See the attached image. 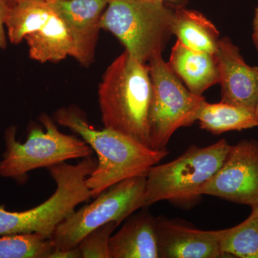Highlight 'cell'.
<instances>
[{
  "label": "cell",
  "mask_w": 258,
  "mask_h": 258,
  "mask_svg": "<svg viewBox=\"0 0 258 258\" xmlns=\"http://www.w3.org/2000/svg\"><path fill=\"white\" fill-rule=\"evenodd\" d=\"M54 116L57 123L79 135L98 155L96 168L86 180L92 198L123 180L145 175L169 154L167 149L154 150L111 129L95 128L75 106L62 107Z\"/></svg>",
  "instance_id": "1"
},
{
  "label": "cell",
  "mask_w": 258,
  "mask_h": 258,
  "mask_svg": "<svg viewBox=\"0 0 258 258\" xmlns=\"http://www.w3.org/2000/svg\"><path fill=\"white\" fill-rule=\"evenodd\" d=\"M152 85L149 66L125 50L107 68L98 88L104 128L149 147Z\"/></svg>",
  "instance_id": "2"
},
{
  "label": "cell",
  "mask_w": 258,
  "mask_h": 258,
  "mask_svg": "<svg viewBox=\"0 0 258 258\" xmlns=\"http://www.w3.org/2000/svg\"><path fill=\"white\" fill-rule=\"evenodd\" d=\"M96 165V159L91 156L75 165L62 162L49 167L57 186L55 192L43 203L25 211H8L0 205V235L36 232L50 239L80 204L92 198L86 180Z\"/></svg>",
  "instance_id": "3"
},
{
  "label": "cell",
  "mask_w": 258,
  "mask_h": 258,
  "mask_svg": "<svg viewBox=\"0 0 258 258\" xmlns=\"http://www.w3.org/2000/svg\"><path fill=\"white\" fill-rule=\"evenodd\" d=\"M174 10L161 0H111L101 29L116 37L133 57L147 63L162 53L171 33Z\"/></svg>",
  "instance_id": "4"
},
{
  "label": "cell",
  "mask_w": 258,
  "mask_h": 258,
  "mask_svg": "<svg viewBox=\"0 0 258 258\" xmlns=\"http://www.w3.org/2000/svg\"><path fill=\"white\" fill-rule=\"evenodd\" d=\"M45 127L29 131L24 143L16 139V127L7 129L6 149L0 161V176L23 181L30 171L47 168L75 159L92 156L93 149L82 139L62 133L46 113L40 116Z\"/></svg>",
  "instance_id": "5"
},
{
  "label": "cell",
  "mask_w": 258,
  "mask_h": 258,
  "mask_svg": "<svg viewBox=\"0 0 258 258\" xmlns=\"http://www.w3.org/2000/svg\"><path fill=\"white\" fill-rule=\"evenodd\" d=\"M230 147L225 139L208 147L191 146L174 160L152 166L146 175L144 207L198 198L197 191L221 167Z\"/></svg>",
  "instance_id": "6"
},
{
  "label": "cell",
  "mask_w": 258,
  "mask_h": 258,
  "mask_svg": "<svg viewBox=\"0 0 258 258\" xmlns=\"http://www.w3.org/2000/svg\"><path fill=\"white\" fill-rule=\"evenodd\" d=\"M147 64L152 85L149 111V147L154 150H166L177 129L198 121L206 101L183 85L161 54L154 56Z\"/></svg>",
  "instance_id": "7"
},
{
  "label": "cell",
  "mask_w": 258,
  "mask_h": 258,
  "mask_svg": "<svg viewBox=\"0 0 258 258\" xmlns=\"http://www.w3.org/2000/svg\"><path fill=\"white\" fill-rule=\"evenodd\" d=\"M146 175L123 180L98 195L92 203L75 210L51 237L55 249L76 248L91 231L111 222L119 226L134 212L144 208Z\"/></svg>",
  "instance_id": "8"
},
{
  "label": "cell",
  "mask_w": 258,
  "mask_h": 258,
  "mask_svg": "<svg viewBox=\"0 0 258 258\" xmlns=\"http://www.w3.org/2000/svg\"><path fill=\"white\" fill-rule=\"evenodd\" d=\"M250 207H258V141L244 139L231 146L223 164L197 191Z\"/></svg>",
  "instance_id": "9"
},
{
  "label": "cell",
  "mask_w": 258,
  "mask_h": 258,
  "mask_svg": "<svg viewBox=\"0 0 258 258\" xmlns=\"http://www.w3.org/2000/svg\"><path fill=\"white\" fill-rule=\"evenodd\" d=\"M69 29L74 57L81 66L93 64L101 18L111 0H47Z\"/></svg>",
  "instance_id": "10"
},
{
  "label": "cell",
  "mask_w": 258,
  "mask_h": 258,
  "mask_svg": "<svg viewBox=\"0 0 258 258\" xmlns=\"http://www.w3.org/2000/svg\"><path fill=\"white\" fill-rule=\"evenodd\" d=\"M215 56L221 84V101L254 111L258 101V67L244 62L228 37L219 40Z\"/></svg>",
  "instance_id": "11"
},
{
  "label": "cell",
  "mask_w": 258,
  "mask_h": 258,
  "mask_svg": "<svg viewBox=\"0 0 258 258\" xmlns=\"http://www.w3.org/2000/svg\"><path fill=\"white\" fill-rule=\"evenodd\" d=\"M160 258H217L223 257L220 249L221 230H198L179 222L156 219Z\"/></svg>",
  "instance_id": "12"
},
{
  "label": "cell",
  "mask_w": 258,
  "mask_h": 258,
  "mask_svg": "<svg viewBox=\"0 0 258 258\" xmlns=\"http://www.w3.org/2000/svg\"><path fill=\"white\" fill-rule=\"evenodd\" d=\"M174 74L198 96L220 83V74L215 54L191 50L177 40L168 62Z\"/></svg>",
  "instance_id": "13"
},
{
  "label": "cell",
  "mask_w": 258,
  "mask_h": 258,
  "mask_svg": "<svg viewBox=\"0 0 258 258\" xmlns=\"http://www.w3.org/2000/svg\"><path fill=\"white\" fill-rule=\"evenodd\" d=\"M111 258H160L156 219L141 212L132 217L109 240Z\"/></svg>",
  "instance_id": "14"
},
{
  "label": "cell",
  "mask_w": 258,
  "mask_h": 258,
  "mask_svg": "<svg viewBox=\"0 0 258 258\" xmlns=\"http://www.w3.org/2000/svg\"><path fill=\"white\" fill-rule=\"evenodd\" d=\"M24 40L28 44L30 57L41 63L57 62L74 55L72 37L66 23L55 10L46 21Z\"/></svg>",
  "instance_id": "15"
},
{
  "label": "cell",
  "mask_w": 258,
  "mask_h": 258,
  "mask_svg": "<svg viewBox=\"0 0 258 258\" xmlns=\"http://www.w3.org/2000/svg\"><path fill=\"white\" fill-rule=\"evenodd\" d=\"M171 33L191 50L215 54L220 33L208 18L195 10L176 7L171 24Z\"/></svg>",
  "instance_id": "16"
},
{
  "label": "cell",
  "mask_w": 258,
  "mask_h": 258,
  "mask_svg": "<svg viewBox=\"0 0 258 258\" xmlns=\"http://www.w3.org/2000/svg\"><path fill=\"white\" fill-rule=\"evenodd\" d=\"M200 127L214 134L258 126L254 111L230 103L205 102L198 115Z\"/></svg>",
  "instance_id": "17"
},
{
  "label": "cell",
  "mask_w": 258,
  "mask_h": 258,
  "mask_svg": "<svg viewBox=\"0 0 258 258\" xmlns=\"http://www.w3.org/2000/svg\"><path fill=\"white\" fill-rule=\"evenodd\" d=\"M54 10L47 0H25L10 8L5 23L7 37L18 45L46 21Z\"/></svg>",
  "instance_id": "18"
},
{
  "label": "cell",
  "mask_w": 258,
  "mask_h": 258,
  "mask_svg": "<svg viewBox=\"0 0 258 258\" xmlns=\"http://www.w3.org/2000/svg\"><path fill=\"white\" fill-rule=\"evenodd\" d=\"M220 249L223 255L258 258V222L252 215L239 225L221 230Z\"/></svg>",
  "instance_id": "19"
},
{
  "label": "cell",
  "mask_w": 258,
  "mask_h": 258,
  "mask_svg": "<svg viewBox=\"0 0 258 258\" xmlns=\"http://www.w3.org/2000/svg\"><path fill=\"white\" fill-rule=\"evenodd\" d=\"M53 242L36 232L17 233L0 237V258H48Z\"/></svg>",
  "instance_id": "20"
},
{
  "label": "cell",
  "mask_w": 258,
  "mask_h": 258,
  "mask_svg": "<svg viewBox=\"0 0 258 258\" xmlns=\"http://www.w3.org/2000/svg\"><path fill=\"white\" fill-rule=\"evenodd\" d=\"M118 226L116 222H108L88 233L78 245L81 258H111L109 240Z\"/></svg>",
  "instance_id": "21"
},
{
  "label": "cell",
  "mask_w": 258,
  "mask_h": 258,
  "mask_svg": "<svg viewBox=\"0 0 258 258\" xmlns=\"http://www.w3.org/2000/svg\"><path fill=\"white\" fill-rule=\"evenodd\" d=\"M10 5L7 0H0V49L4 50L7 47V32L5 23L9 15Z\"/></svg>",
  "instance_id": "22"
},
{
  "label": "cell",
  "mask_w": 258,
  "mask_h": 258,
  "mask_svg": "<svg viewBox=\"0 0 258 258\" xmlns=\"http://www.w3.org/2000/svg\"><path fill=\"white\" fill-rule=\"evenodd\" d=\"M81 257L79 247L69 249V250H58L54 249L48 258H79Z\"/></svg>",
  "instance_id": "23"
},
{
  "label": "cell",
  "mask_w": 258,
  "mask_h": 258,
  "mask_svg": "<svg viewBox=\"0 0 258 258\" xmlns=\"http://www.w3.org/2000/svg\"><path fill=\"white\" fill-rule=\"evenodd\" d=\"M253 30L254 32H257L258 33V7L257 8H256L255 13H254L253 20Z\"/></svg>",
  "instance_id": "24"
},
{
  "label": "cell",
  "mask_w": 258,
  "mask_h": 258,
  "mask_svg": "<svg viewBox=\"0 0 258 258\" xmlns=\"http://www.w3.org/2000/svg\"><path fill=\"white\" fill-rule=\"evenodd\" d=\"M23 1H25V0H7V2H8V5H10V8L14 6V5L16 4H18L19 3H21V2Z\"/></svg>",
  "instance_id": "25"
},
{
  "label": "cell",
  "mask_w": 258,
  "mask_h": 258,
  "mask_svg": "<svg viewBox=\"0 0 258 258\" xmlns=\"http://www.w3.org/2000/svg\"><path fill=\"white\" fill-rule=\"evenodd\" d=\"M252 40H253L254 45L257 47L258 50V33L257 32H253L252 35Z\"/></svg>",
  "instance_id": "26"
},
{
  "label": "cell",
  "mask_w": 258,
  "mask_h": 258,
  "mask_svg": "<svg viewBox=\"0 0 258 258\" xmlns=\"http://www.w3.org/2000/svg\"><path fill=\"white\" fill-rule=\"evenodd\" d=\"M250 215H252V216L256 219V220L258 222V207L257 208L253 209L252 210V212H251Z\"/></svg>",
  "instance_id": "27"
},
{
  "label": "cell",
  "mask_w": 258,
  "mask_h": 258,
  "mask_svg": "<svg viewBox=\"0 0 258 258\" xmlns=\"http://www.w3.org/2000/svg\"><path fill=\"white\" fill-rule=\"evenodd\" d=\"M254 115H255L256 118H257V120L258 121V101L257 103H256V106L254 107Z\"/></svg>",
  "instance_id": "28"
}]
</instances>
